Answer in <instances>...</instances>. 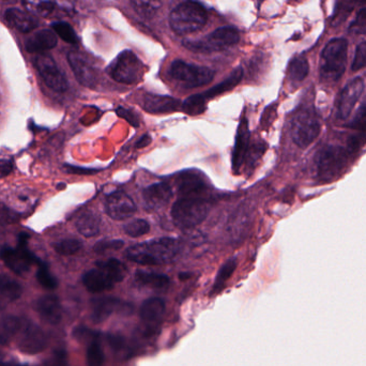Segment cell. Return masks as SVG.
<instances>
[{"mask_svg": "<svg viewBox=\"0 0 366 366\" xmlns=\"http://www.w3.org/2000/svg\"><path fill=\"white\" fill-rule=\"evenodd\" d=\"M179 252V241L173 238H159L128 247L126 256L142 266H160L173 260Z\"/></svg>", "mask_w": 366, "mask_h": 366, "instance_id": "cell-1", "label": "cell"}, {"mask_svg": "<svg viewBox=\"0 0 366 366\" xmlns=\"http://www.w3.org/2000/svg\"><path fill=\"white\" fill-rule=\"evenodd\" d=\"M348 43L336 38L324 47L320 56V76L326 82H338L346 70Z\"/></svg>", "mask_w": 366, "mask_h": 366, "instance_id": "cell-2", "label": "cell"}, {"mask_svg": "<svg viewBox=\"0 0 366 366\" xmlns=\"http://www.w3.org/2000/svg\"><path fill=\"white\" fill-rule=\"evenodd\" d=\"M350 151L341 146L328 145L316 154V173L322 181L329 182L345 172L350 160Z\"/></svg>", "mask_w": 366, "mask_h": 366, "instance_id": "cell-3", "label": "cell"}, {"mask_svg": "<svg viewBox=\"0 0 366 366\" xmlns=\"http://www.w3.org/2000/svg\"><path fill=\"white\" fill-rule=\"evenodd\" d=\"M208 21V13L203 6L195 1L180 3L172 11L169 24L178 35H189L201 31Z\"/></svg>", "mask_w": 366, "mask_h": 366, "instance_id": "cell-4", "label": "cell"}, {"mask_svg": "<svg viewBox=\"0 0 366 366\" xmlns=\"http://www.w3.org/2000/svg\"><path fill=\"white\" fill-rule=\"evenodd\" d=\"M209 203L199 197H183L174 203L172 217L176 226L189 229L197 226L207 217Z\"/></svg>", "mask_w": 366, "mask_h": 366, "instance_id": "cell-5", "label": "cell"}, {"mask_svg": "<svg viewBox=\"0 0 366 366\" xmlns=\"http://www.w3.org/2000/svg\"><path fill=\"white\" fill-rule=\"evenodd\" d=\"M322 126L319 118L313 108H301L294 114L290 126V133L294 144L300 148L312 145L319 136Z\"/></svg>", "mask_w": 366, "mask_h": 366, "instance_id": "cell-6", "label": "cell"}, {"mask_svg": "<svg viewBox=\"0 0 366 366\" xmlns=\"http://www.w3.org/2000/svg\"><path fill=\"white\" fill-rule=\"evenodd\" d=\"M108 74L120 84H136L142 80L144 65L133 51H124L113 61Z\"/></svg>", "mask_w": 366, "mask_h": 366, "instance_id": "cell-7", "label": "cell"}, {"mask_svg": "<svg viewBox=\"0 0 366 366\" xmlns=\"http://www.w3.org/2000/svg\"><path fill=\"white\" fill-rule=\"evenodd\" d=\"M240 39L237 29L233 27H222L213 31L210 35L201 38L199 40L185 41V47L194 51L201 53H213V51H223L227 47L237 44Z\"/></svg>", "mask_w": 366, "mask_h": 366, "instance_id": "cell-8", "label": "cell"}, {"mask_svg": "<svg viewBox=\"0 0 366 366\" xmlns=\"http://www.w3.org/2000/svg\"><path fill=\"white\" fill-rule=\"evenodd\" d=\"M169 74L187 88H196L209 84L215 77V71L185 61L175 60L172 63Z\"/></svg>", "mask_w": 366, "mask_h": 366, "instance_id": "cell-9", "label": "cell"}, {"mask_svg": "<svg viewBox=\"0 0 366 366\" xmlns=\"http://www.w3.org/2000/svg\"><path fill=\"white\" fill-rule=\"evenodd\" d=\"M28 238L27 233H21L17 249L5 247L0 250V259L17 276H24L28 272L35 263V256L27 247Z\"/></svg>", "mask_w": 366, "mask_h": 366, "instance_id": "cell-10", "label": "cell"}, {"mask_svg": "<svg viewBox=\"0 0 366 366\" xmlns=\"http://www.w3.org/2000/svg\"><path fill=\"white\" fill-rule=\"evenodd\" d=\"M35 68L38 72L42 77L45 84L51 90L56 92H65L68 89V82L65 80V75L59 70L54 59L51 58L49 55L38 54L35 57Z\"/></svg>", "mask_w": 366, "mask_h": 366, "instance_id": "cell-11", "label": "cell"}, {"mask_svg": "<svg viewBox=\"0 0 366 366\" xmlns=\"http://www.w3.org/2000/svg\"><path fill=\"white\" fill-rule=\"evenodd\" d=\"M364 91V82L362 78H355L348 83L338 99V113L341 119H347L351 115L352 110L357 106L358 101L361 98Z\"/></svg>", "mask_w": 366, "mask_h": 366, "instance_id": "cell-12", "label": "cell"}, {"mask_svg": "<svg viewBox=\"0 0 366 366\" xmlns=\"http://www.w3.org/2000/svg\"><path fill=\"white\" fill-rule=\"evenodd\" d=\"M106 210L113 219L122 221L136 213V205L128 194L115 192L106 199Z\"/></svg>", "mask_w": 366, "mask_h": 366, "instance_id": "cell-13", "label": "cell"}, {"mask_svg": "<svg viewBox=\"0 0 366 366\" xmlns=\"http://www.w3.org/2000/svg\"><path fill=\"white\" fill-rule=\"evenodd\" d=\"M68 61L77 82L88 88L96 87L98 82L96 70L83 55L77 51H70L68 54Z\"/></svg>", "mask_w": 366, "mask_h": 366, "instance_id": "cell-14", "label": "cell"}, {"mask_svg": "<svg viewBox=\"0 0 366 366\" xmlns=\"http://www.w3.org/2000/svg\"><path fill=\"white\" fill-rule=\"evenodd\" d=\"M47 340L44 332L33 324H27L19 338V348L24 353L37 355L47 347Z\"/></svg>", "mask_w": 366, "mask_h": 366, "instance_id": "cell-15", "label": "cell"}, {"mask_svg": "<svg viewBox=\"0 0 366 366\" xmlns=\"http://www.w3.org/2000/svg\"><path fill=\"white\" fill-rule=\"evenodd\" d=\"M91 310L94 322H103L106 318L110 317L113 314L131 310V306L119 299L102 297V298L94 299L91 301Z\"/></svg>", "mask_w": 366, "mask_h": 366, "instance_id": "cell-16", "label": "cell"}, {"mask_svg": "<svg viewBox=\"0 0 366 366\" xmlns=\"http://www.w3.org/2000/svg\"><path fill=\"white\" fill-rule=\"evenodd\" d=\"M173 196V191L166 183H154L142 192V199L146 210L156 211L167 205Z\"/></svg>", "mask_w": 366, "mask_h": 366, "instance_id": "cell-17", "label": "cell"}, {"mask_svg": "<svg viewBox=\"0 0 366 366\" xmlns=\"http://www.w3.org/2000/svg\"><path fill=\"white\" fill-rule=\"evenodd\" d=\"M35 310L42 320L53 326L58 324L63 318V308L59 299L53 294L41 297L35 303Z\"/></svg>", "mask_w": 366, "mask_h": 366, "instance_id": "cell-18", "label": "cell"}, {"mask_svg": "<svg viewBox=\"0 0 366 366\" xmlns=\"http://www.w3.org/2000/svg\"><path fill=\"white\" fill-rule=\"evenodd\" d=\"M249 140H250V130L245 117H242L239 124L238 131H237L236 144L233 152V168L235 173L238 174L240 171L241 165L244 161L249 147Z\"/></svg>", "mask_w": 366, "mask_h": 366, "instance_id": "cell-19", "label": "cell"}, {"mask_svg": "<svg viewBox=\"0 0 366 366\" xmlns=\"http://www.w3.org/2000/svg\"><path fill=\"white\" fill-rule=\"evenodd\" d=\"M350 134L347 142V149L350 153L359 151L366 144V106H364L358 113L355 119L350 124Z\"/></svg>", "mask_w": 366, "mask_h": 366, "instance_id": "cell-20", "label": "cell"}, {"mask_svg": "<svg viewBox=\"0 0 366 366\" xmlns=\"http://www.w3.org/2000/svg\"><path fill=\"white\" fill-rule=\"evenodd\" d=\"M83 284L88 292L99 294V292L112 290L116 283L104 269L98 267L97 269H92L85 273L83 276Z\"/></svg>", "mask_w": 366, "mask_h": 366, "instance_id": "cell-21", "label": "cell"}, {"mask_svg": "<svg viewBox=\"0 0 366 366\" xmlns=\"http://www.w3.org/2000/svg\"><path fill=\"white\" fill-rule=\"evenodd\" d=\"M165 302L161 298H150L142 302L140 317L146 326H152L161 322L165 313Z\"/></svg>", "mask_w": 366, "mask_h": 366, "instance_id": "cell-22", "label": "cell"}, {"mask_svg": "<svg viewBox=\"0 0 366 366\" xmlns=\"http://www.w3.org/2000/svg\"><path fill=\"white\" fill-rule=\"evenodd\" d=\"M179 108V100L172 97L147 94L144 100V110L150 114H169Z\"/></svg>", "mask_w": 366, "mask_h": 366, "instance_id": "cell-23", "label": "cell"}, {"mask_svg": "<svg viewBox=\"0 0 366 366\" xmlns=\"http://www.w3.org/2000/svg\"><path fill=\"white\" fill-rule=\"evenodd\" d=\"M56 45V33L49 29H43V31L33 33L25 43L26 49L29 53H37V54H42L43 51L54 49Z\"/></svg>", "mask_w": 366, "mask_h": 366, "instance_id": "cell-24", "label": "cell"}, {"mask_svg": "<svg viewBox=\"0 0 366 366\" xmlns=\"http://www.w3.org/2000/svg\"><path fill=\"white\" fill-rule=\"evenodd\" d=\"M5 19L10 26L23 33H31L38 27L37 19L33 15L15 8L5 12Z\"/></svg>", "mask_w": 366, "mask_h": 366, "instance_id": "cell-25", "label": "cell"}, {"mask_svg": "<svg viewBox=\"0 0 366 366\" xmlns=\"http://www.w3.org/2000/svg\"><path fill=\"white\" fill-rule=\"evenodd\" d=\"M206 183L201 175L194 173H185L178 179V191L183 197H193L205 189Z\"/></svg>", "mask_w": 366, "mask_h": 366, "instance_id": "cell-26", "label": "cell"}, {"mask_svg": "<svg viewBox=\"0 0 366 366\" xmlns=\"http://www.w3.org/2000/svg\"><path fill=\"white\" fill-rule=\"evenodd\" d=\"M135 281L140 286L148 287L152 290H163L171 283L169 278L165 274L145 272V271H138L135 274Z\"/></svg>", "mask_w": 366, "mask_h": 366, "instance_id": "cell-27", "label": "cell"}, {"mask_svg": "<svg viewBox=\"0 0 366 366\" xmlns=\"http://www.w3.org/2000/svg\"><path fill=\"white\" fill-rule=\"evenodd\" d=\"M101 219L92 213L81 215L76 221V229L84 237H94L100 231Z\"/></svg>", "mask_w": 366, "mask_h": 366, "instance_id": "cell-28", "label": "cell"}, {"mask_svg": "<svg viewBox=\"0 0 366 366\" xmlns=\"http://www.w3.org/2000/svg\"><path fill=\"white\" fill-rule=\"evenodd\" d=\"M24 7L33 17H47L56 9V0H22Z\"/></svg>", "mask_w": 366, "mask_h": 366, "instance_id": "cell-29", "label": "cell"}, {"mask_svg": "<svg viewBox=\"0 0 366 366\" xmlns=\"http://www.w3.org/2000/svg\"><path fill=\"white\" fill-rule=\"evenodd\" d=\"M21 322L15 316H6L0 320V344L6 345L21 329Z\"/></svg>", "mask_w": 366, "mask_h": 366, "instance_id": "cell-30", "label": "cell"}, {"mask_svg": "<svg viewBox=\"0 0 366 366\" xmlns=\"http://www.w3.org/2000/svg\"><path fill=\"white\" fill-rule=\"evenodd\" d=\"M23 294L21 285L7 274H0V294L10 301H15Z\"/></svg>", "mask_w": 366, "mask_h": 366, "instance_id": "cell-31", "label": "cell"}, {"mask_svg": "<svg viewBox=\"0 0 366 366\" xmlns=\"http://www.w3.org/2000/svg\"><path fill=\"white\" fill-rule=\"evenodd\" d=\"M97 267L104 269L112 276L114 282L120 283L126 274V267L124 263L116 258H110L108 260L98 261Z\"/></svg>", "mask_w": 366, "mask_h": 366, "instance_id": "cell-32", "label": "cell"}, {"mask_svg": "<svg viewBox=\"0 0 366 366\" xmlns=\"http://www.w3.org/2000/svg\"><path fill=\"white\" fill-rule=\"evenodd\" d=\"M308 72H310V65L304 57H297L292 59L288 67V76L292 83L303 82Z\"/></svg>", "mask_w": 366, "mask_h": 366, "instance_id": "cell-33", "label": "cell"}, {"mask_svg": "<svg viewBox=\"0 0 366 366\" xmlns=\"http://www.w3.org/2000/svg\"><path fill=\"white\" fill-rule=\"evenodd\" d=\"M241 78H242V70L238 69V70L235 71V72H233L227 80H225L224 82L217 85V86L213 87L210 90L203 94V96L205 97L206 100H208V99L215 98V96L224 94L226 91L233 89V87H236L237 85L240 83Z\"/></svg>", "mask_w": 366, "mask_h": 366, "instance_id": "cell-34", "label": "cell"}, {"mask_svg": "<svg viewBox=\"0 0 366 366\" xmlns=\"http://www.w3.org/2000/svg\"><path fill=\"white\" fill-rule=\"evenodd\" d=\"M138 15L146 19H151L163 5V0H131Z\"/></svg>", "mask_w": 366, "mask_h": 366, "instance_id": "cell-35", "label": "cell"}, {"mask_svg": "<svg viewBox=\"0 0 366 366\" xmlns=\"http://www.w3.org/2000/svg\"><path fill=\"white\" fill-rule=\"evenodd\" d=\"M237 260L235 258L229 259L217 272V278L213 284V294H217L223 290V287L226 284L227 281L233 276V273L236 270Z\"/></svg>", "mask_w": 366, "mask_h": 366, "instance_id": "cell-36", "label": "cell"}, {"mask_svg": "<svg viewBox=\"0 0 366 366\" xmlns=\"http://www.w3.org/2000/svg\"><path fill=\"white\" fill-rule=\"evenodd\" d=\"M86 361L88 366H102L106 361V355L103 351L102 346L97 340L91 342L87 348Z\"/></svg>", "mask_w": 366, "mask_h": 366, "instance_id": "cell-37", "label": "cell"}, {"mask_svg": "<svg viewBox=\"0 0 366 366\" xmlns=\"http://www.w3.org/2000/svg\"><path fill=\"white\" fill-rule=\"evenodd\" d=\"M206 99L203 94H195L190 97L182 106V110L190 116L203 114L206 108Z\"/></svg>", "mask_w": 366, "mask_h": 366, "instance_id": "cell-38", "label": "cell"}, {"mask_svg": "<svg viewBox=\"0 0 366 366\" xmlns=\"http://www.w3.org/2000/svg\"><path fill=\"white\" fill-rule=\"evenodd\" d=\"M53 31L65 42L76 44L77 41H78L76 33L70 24L65 23V22H57V23L53 24Z\"/></svg>", "mask_w": 366, "mask_h": 366, "instance_id": "cell-39", "label": "cell"}, {"mask_svg": "<svg viewBox=\"0 0 366 366\" xmlns=\"http://www.w3.org/2000/svg\"><path fill=\"white\" fill-rule=\"evenodd\" d=\"M82 247V242L76 239H65V240L57 242L54 245V249L58 254L70 256V255L76 254Z\"/></svg>", "mask_w": 366, "mask_h": 366, "instance_id": "cell-40", "label": "cell"}, {"mask_svg": "<svg viewBox=\"0 0 366 366\" xmlns=\"http://www.w3.org/2000/svg\"><path fill=\"white\" fill-rule=\"evenodd\" d=\"M149 223L145 219H134L124 226V231H126V235L132 237V238L144 236L146 233H149Z\"/></svg>", "mask_w": 366, "mask_h": 366, "instance_id": "cell-41", "label": "cell"}, {"mask_svg": "<svg viewBox=\"0 0 366 366\" xmlns=\"http://www.w3.org/2000/svg\"><path fill=\"white\" fill-rule=\"evenodd\" d=\"M37 280L41 286L44 287L45 290H55L58 286L56 278H55L49 268L44 264L39 265V269L37 271Z\"/></svg>", "mask_w": 366, "mask_h": 366, "instance_id": "cell-42", "label": "cell"}, {"mask_svg": "<svg viewBox=\"0 0 366 366\" xmlns=\"http://www.w3.org/2000/svg\"><path fill=\"white\" fill-rule=\"evenodd\" d=\"M349 33L352 35H366V8L360 10L357 17L349 26Z\"/></svg>", "mask_w": 366, "mask_h": 366, "instance_id": "cell-43", "label": "cell"}, {"mask_svg": "<svg viewBox=\"0 0 366 366\" xmlns=\"http://www.w3.org/2000/svg\"><path fill=\"white\" fill-rule=\"evenodd\" d=\"M364 68H366V41L358 45L351 65L352 71H359Z\"/></svg>", "mask_w": 366, "mask_h": 366, "instance_id": "cell-44", "label": "cell"}, {"mask_svg": "<svg viewBox=\"0 0 366 366\" xmlns=\"http://www.w3.org/2000/svg\"><path fill=\"white\" fill-rule=\"evenodd\" d=\"M364 3H366V0H336V13L338 15H346Z\"/></svg>", "mask_w": 366, "mask_h": 366, "instance_id": "cell-45", "label": "cell"}, {"mask_svg": "<svg viewBox=\"0 0 366 366\" xmlns=\"http://www.w3.org/2000/svg\"><path fill=\"white\" fill-rule=\"evenodd\" d=\"M124 245V242L122 240L101 241V242L97 243L96 247H94V252L102 254V253H106L110 250H120Z\"/></svg>", "mask_w": 366, "mask_h": 366, "instance_id": "cell-46", "label": "cell"}, {"mask_svg": "<svg viewBox=\"0 0 366 366\" xmlns=\"http://www.w3.org/2000/svg\"><path fill=\"white\" fill-rule=\"evenodd\" d=\"M68 361H67V353L65 350L59 349L54 352V355L51 356L47 362L44 366H67Z\"/></svg>", "mask_w": 366, "mask_h": 366, "instance_id": "cell-47", "label": "cell"}, {"mask_svg": "<svg viewBox=\"0 0 366 366\" xmlns=\"http://www.w3.org/2000/svg\"><path fill=\"white\" fill-rule=\"evenodd\" d=\"M17 213L0 205V225L12 224L19 219Z\"/></svg>", "mask_w": 366, "mask_h": 366, "instance_id": "cell-48", "label": "cell"}, {"mask_svg": "<svg viewBox=\"0 0 366 366\" xmlns=\"http://www.w3.org/2000/svg\"><path fill=\"white\" fill-rule=\"evenodd\" d=\"M117 114H118V116L124 118V119H126V122H128V124H132V126H138V122H140V120H138V117L136 116L133 112L126 110V108H120L117 110Z\"/></svg>", "mask_w": 366, "mask_h": 366, "instance_id": "cell-49", "label": "cell"}, {"mask_svg": "<svg viewBox=\"0 0 366 366\" xmlns=\"http://www.w3.org/2000/svg\"><path fill=\"white\" fill-rule=\"evenodd\" d=\"M65 171L70 174H76V175H91L97 173V169H90V168L77 167V166H65Z\"/></svg>", "mask_w": 366, "mask_h": 366, "instance_id": "cell-50", "label": "cell"}, {"mask_svg": "<svg viewBox=\"0 0 366 366\" xmlns=\"http://www.w3.org/2000/svg\"><path fill=\"white\" fill-rule=\"evenodd\" d=\"M265 150L266 149H265L264 146H261V144H259V145L252 148V152L247 151V156H249V165L254 163L258 158H260Z\"/></svg>", "mask_w": 366, "mask_h": 366, "instance_id": "cell-51", "label": "cell"}, {"mask_svg": "<svg viewBox=\"0 0 366 366\" xmlns=\"http://www.w3.org/2000/svg\"><path fill=\"white\" fill-rule=\"evenodd\" d=\"M13 171V164L9 160H0V178L8 177Z\"/></svg>", "mask_w": 366, "mask_h": 366, "instance_id": "cell-52", "label": "cell"}, {"mask_svg": "<svg viewBox=\"0 0 366 366\" xmlns=\"http://www.w3.org/2000/svg\"><path fill=\"white\" fill-rule=\"evenodd\" d=\"M150 142H151V138L146 134V135L142 136V138L138 140V142H136L135 147L138 148V149H142V148L147 147Z\"/></svg>", "mask_w": 366, "mask_h": 366, "instance_id": "cell-53", "label": "cell"}]
</instances>
